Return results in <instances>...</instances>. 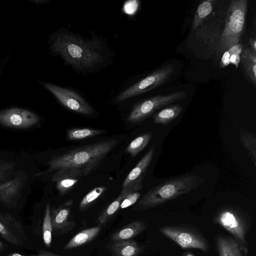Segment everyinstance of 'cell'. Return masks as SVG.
<instances>
[{"label":"cell","mask_w":256,"mask_h":256,"mask_svg":"<svg viewBox=\"0 0 256 256\" xmlns=\"http://www.w3.org/2000/svg\"><path fill=\"white\" fill-rule=\"evenodd\" d=\"M38 118L34 112L20 108H10L0 112V123L14 128H24L36 124Z\"/></svg>","instance_id":"obj_11"},{"label":"cell","mask_w":256,"mask_h":256,"mask_svg":"<svg viewBox=\"0 0 256 256\" xmlns=\"http://www.w3.org/2000/svg\"><path fill=\"white\" fill-rule=\"evenodd\" d=\"M182 256H195L194 254H193L192 253L188 252L184 253Z\"/></svg>","instance_id":"obj_33"},{"label":"cell","mask_w":256,"mask_h":256,"mask_svg":"<svg viewBox=\"0 0 256 256\" xmlns=\"http://www.w3.org/2000/svg\"><path fill=\"white\" fill-rule=\"evenodd\" d=\"M213 220L240 242L248 246L246 236L251 222L243 210L233 206H224L218 210Z\"/></svg>","instance_id":"obj_5"},{"label":"cell","mask_w":256,"mask_h":256,"mask_svg":"<svg viewBox=\"0 0 256 256\" xmlns=\"http://www.w3.org/2000/svg\"><path fill=\"white\" fill-rule=\"evenodd\" d=\"M152 138L150 132L144 134L132 140L126 148V152L134 157L148 144Z\"/></svg>","instance_id":"obj_21"},{"label":"cell","mask_w":256,"mask_h":256,"mask_svg":"<svg viewBox=\"0 0 256 256\" xmlns=\"http://www.w3.org/2000/svg\"><path fill=\"white\" fill-rule=\"evenodd\" d=\"M122 201V198L120 194L99 216L98 221L100 224H104L116 212L120 206Z\"/></svg>","instance_id":"obj_26"},{"label":"cell","mask_w":256,"mask_h":256,"mask_svg":"<svg viewBox=\"0 0 256 256\" xmlns=\"http://www.w3.org/2000/svg\"><path fill=\"white\" fill-rule=\"evenodd\" d=\"M204 180L201 176L190 173L167 180L148 190L138 202L137 210H148L188 194L197 188Z\"/></svg>","instance_id":"obj_3"},{"label":"cell","mask_w":256,"mask_h":256,"mask_svg":"<svg viewBox=\"0 0 256 256\" xmlns=\"http://www.w3.org/2000/svg\"><path fill=\"white\" fill-rule=\"evenodd\" d=\"M215 242L218 256H248V246L234 238L218 234Z\"/></svg>","instance_id":"obj_13"},{"label":"cell","mask_w":256,"mask_h":256,"mask_svg":"<svg viewBox=\"0 0 256 256\" xmlns=\"http://www.w3.org/2000/svg\"><path fill=\"white\" fill-rule=\"evenodd\" d=\"M2 244L1 242L0 241V248H2Z\"/></svg>","instance_id":"obj_34"},{"label":"cell","mask_w":256,"mask_h":256,"mask_svg":"<svg viewBox=\"0 0 256 256\" xmlns=\"http://www.w3.org/2000/svg\"><path fill=\"white\" fill-rule=\"evenodd\" d=\"M146 227L145 222L134 221L113 234L111 238L114 242L131 240L144 231Z\"/></svg>","instance_id":"obj_14"},{"label":"cell","mask_w":256,"mask_h":256,"mask_svg":"<svg viewBox=\"0 0 256 256\" xmlns=\"http://www.w3.org/2000/svg\"><path fill=\"white\" fill-rule=\"evenodd\" d=\"M240 62L247 76L255 84L256 83V52L250 48H246L242 52Z\"/></svg>","instance_id":"obj_17"},{"label":"cell","mask_w":256,"mask_h":256,"mask_svg":"<svg viewBox=\"0 0 256 256\" xmlns=\"http://www.w3.org/2000/svg\"><path fill=\"white\" fill-rule=\"evenodd\" d=\"M242 46L241 44H237L224 52L220 62L221 68L228 66L230 64L238 68L240 62V54Z\"/></svg>","instance_id":"obj_20"},{"label":"cell","mask_w":256,"mask_h":256,"mask_svg":"<svg viewBox=\"0 0 256 256\" xmlns=\"http://www.w3.org/2000/svg\"><path fill=\"white\" fill-rule=\"evenodd\" d=\"M78 178L72 177H62L56 181V188L62 195H64L70 191L77 183Z\"/></svg>","instance_id":"obj_27"},{"label":"cell","mask_w":256,"mask_h":256,"mask_svg":"<svg viewBox=\"0 0 256 256\" xmlns=\"http://www.w3.org/2000/svg\"><path fill=\"white\" fill-rule=\"evenodd\" d=\"M247 6V0L230 1L218 52H225L238 44L244 28Z\"/></svg>","instance_id":"obj_4"},{"label":"cell","mask_w":256,"mask_h":256,"mask_svg":"<svg viewBox=\"0 0 256 256\" xmlns=\"http://www.w3.org/2000/svg\"><path fill=\"white\" fill-rule=\"evenodd\" d=\"M140 193L138 192H132L128 194L120 203V208H126L135 204L139 198Z\"/></svg>","instance_id":"obj_28"},{"label":"cell","mask_w":256,"mask_h":256,"mask_svg":"<svg viewBox=\"0 0 256 256\" xmlns=\"http://www.w3.org/2000/svg\"><path fill=\"white\" fill-rule=\"evenodd\" d=\"M42 85L67 108L85 115L94 113L92 106L74 92L50 83L44 82Z\"/></svg>","instance_id":"obj_9"},{"label":"cell","mask_w":256,"mask_h":256,"mask_svg":"<svg viewBox=\"0 0 256 256\" xmlns=\"http://www.w3.org/2000/svg\"><path fill=\"white\" fill-rule=\"evenodd\" d=\"M174 70V66L168 64L155 70L122 92L116 98L118 102L151 90L166 82Z\"/></svg>","instance_id":"obj_8"},{"label":"cell","mask_w":256,"mask_h":256,"mask_svg":"<svg viewBox=\"0 0 256 256\" xmlns=\"http://www.w3.org/2000/svg\"><path fill=\"white\" fill-rule=\"evenodd\" d=\"M160 232L182 248H198L204 252L210 249L208 242L195 227L188 225L164 226Z\"/></svg>","instance_id":"obj_6"},{"label":"cell","mask_w":256,"mask_h":256,"mask_svg":"<svg viewBox=\"0 0 256 256\" xmlns=\"http://www.w3.org/2000/svg\"><path fill=\"white\" fill-rule=\"evenodd\" d=\"M248 44L254 51L256 52V40L255 38H250L248 40Z\"/></svg>","instance_id":"obj_32"},{"label":"cell","mask_w":256,"mask_h":256,"mask_svg":"<svg viewBox=\"0 0 256 256\" xmlns=\"http://www.w3.org/2000/svg\"><path fill=\"white\" fill-rule=\"evenodd\" d=\"M72 202L64 203L50 214L52 232L60 235L68 232L76 226V222L70 218Z\"/></svg>","instance_id":"obj_12"},{"label":"cell","mask_w":256,"mask_h":256,"mask_svg":"<svg viewBox=\"0 0 256 256\" xmlns=\"http://www.w3.org/2000/svg\"><path fill=\"white\" fill-rule=\"evenodd\" d=\"M104 132L102 130L90 128H72L68 130L67 136L70 140H80L102 134Z\"/></svg>","instance_id":"obj_22"},{"label":"cell","mask_w":256,"mask_h":256,"mask_svg":"<svg viewBox=\"0 0 256 256\" xmlns=\"http://www.w3.org/2000/svg\"><path fill=\"white\" fill-rule=\"evenodd\" d=\"M101 44L62 32L54 38L52 50L60 55L67 64L78 70H87L102 64L106 60Z\"/></svg>","instance_id":"obj_2"},{"label":"cell","mask_w":256,"mask_h":256,"mask_svg":"<svg viewBox=\"0 0 256 256\" xmlns=\"http://www.w3.org/2000/svg\"><path fill=\"white\" fill-rule=\"evenodd\" d=\"M186 93L179 91L166 95H158L145 100L135 106L128 117L130 123H136L146 119L156 110L186 98Z\"/></svg>","instance_id":"obj_7"},{"label":"cell","mask_w":256,"mask_h":256,"mask_svg":"<svg viewBox=\"0 0 256 256\" xmlns=\"http://www.w3.org/2000/svg\"><path fill=\"white\" fill-rule=\"evenodd\" d=\"M100 230V226H94L80 232L69 240L64 249L74 248L90 242L98 236Z\"/></svg>","instance_id":"obj_16"},{"label":"cell","mask_w":256,"mask_h":256,"mask_svg":"<svg viewBox=\"0 0 256 256\" xmlns=\"http://www.w3.org/2000/svg\"><path fill=\"white\" fill-rule=\"evenodd\" d=\"M6 256H60L58 254H56L48 252L46 251H42L40 252V254L38 255H34V256H23L20 254H10L9 255H8Z\"/></svg>","instance_id":"obj_31"},{"label":"cell","mask_w":256,"mask_h":256,"mask_svg":"<svg viewBox=\"0 0 256 256\" xmlns=\"http://www.w3.org/2000/svg\"><path fill=\"white\" fill-rule=\"evenodd\" d=\"M155 147L154 144L151 146L124 180L120 194L122 200L129 194L138 192L142 188L143 180L152 159Z\"/></svg>","instance_id":"obj_10"},{"label":"cell","mask_w":256,"mask_h":256,"mask_svg":"<svg viewBox=\"0 0 256 256\" xmlns=\"http://www.w3.org/2000/svg\"><path fill=\"white\" fill-rule=\"evenodd\" d=\"M0 234L4 238L10 242L16 244V240L14 236H12L8 230L6 226L0 222Z\"/></svg>","instance_id":"obj_30"},{"label":"cell","mask_w":256,"mask_h":256,"mask_svg":"<svg viewBox=\"0 0 256 256\" xmlns=\"http://www.w3.org/2000/svg\"><path fill=\"white\" fill-rule=\"evenodd\" d=\"M214 0H205L201 2L198 6L195 13L192 27L197 28L204 21V19L212 12Z\"/></svg>","instance_id":"obj_23"},{"label":"cell","mask_w":256,"mask_h":256,"mask_svg":"<svg viewBox=\"0 0 256 256\" xmlns=\"http://www.w3.org/2000/svg\"><path fill=\"white\" fill-rule=\"evenodd\" d=\"M42 236L44 242L47 247H50L52 242V227L50 217V206L47 204L42 223Z\"/></svg>","instance_id":"obj_24"},{"label":"cell","mask_w":256,"mask_h":256,"mask_svg":"<svg viewBox=\"0 0 256 256\" xmlns=\"http://www.w3.org/2000/svg\"><path fill=\"white\" fill-rule=\"evenodd\" d=\"M138 8L137 1L132 0L127 2L124 6V10L128 14H132Z\"/></svg>","instance_id":"obj_29"},{"label":"cell","mask_w":256,"mask_h":256,"mask_svg":"<svg viewBox=\"0 0 256 256\" xmlns=\"http://www.w3.org/2000/svg\"><path fill=\"white\" fill-rule=\"evenodd\" d=\"M106 190L104 186H98L92 189L82 200L79 205V209L84 210L98 198Z\"/></svg>","instance_id":"obj_25"},{"label":"cell","mask_w":256,"mask_h":256,"mask_svg":"<svg viewBox=\"0 0 256 256\" xmlns=\"http://www.w3.org/2000/svg\"><path fill=\"white\" fill-rule=\"evenodd\" d=\"M240 140L244 147L248 151L251 160L256 166V136L251 132L242 128L240 130Z\"/></svg>","instance_id":"obj_19"},{"label":"cell","mask_w":256,"mask_h":256,"mask_svg":"<svg viewBox=\"0 0 256 256\" xmlns=\"http://www.w3.org/2000/svg\"><path fill=\"white\" fill-rule=\"evenodd\" d=\"M110 249L116 256H137L142 251V248L133 240L114 242Z\"/></svg>","instance_id":"obj_15"},{"label":"cell","mask_w":256,"mask_h":256,"mask_svg":"<svg viewBox=\"0 0 256 256\" xmlns=\"http://www.w3.org/2000/svg\"><path fill=\"white\" fill-rule=\"evenodd\" d=\"M182 107L180 105H172L166 107L154 116L155 124L166 125L176 118L181 113Z\"/></svg>","instance_id":"obj_18"},{"label":"cell","mask_w":256,"mask_h":256,"mask_svg":"<svg viewBox=\"0 0 256 256\" xmlns=\"http://www.w3.org/2000/svg\"><path fill=\"white\" fill-rule=\"evenodd\" d=\"M116 139L104 140L67 152L49 162L56 171L54 180L62 177L80 178L95 169L118 144Z\"/></svg>","instance_id":"obj_1"}]
</instances>
